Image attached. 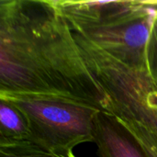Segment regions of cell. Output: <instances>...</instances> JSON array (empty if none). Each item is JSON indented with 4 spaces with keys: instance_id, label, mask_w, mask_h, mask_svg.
<instances>
[{
    "instance_id": "obj_1",
    "label": "cell",
    "mask_w": 157,
    "mask_h": 157,
    "mask_svg": "<svg viewBox=\"0 0 157 157\" xmlns=\"http://www.w3.org/2000/svg\"><path fill=\"white\" fill-rule=\"evenodd\" d=\"M0 92L71 97L102 109L103 95L55 0L0 1Z\"/></svg>"
},
{
    "instance_id": "obj_2",
    "label": "cell",
    "mask_w": 157,
    "mask_h": 157,
    "mask_svg": "<svg viewBox=\"0 0 157 157\" xmlns=\"http://www.w3.org/2000/svg\"><path fill=\"white\" fill-rule=\"evenodd\" d=\"M72 31L119 60L147 66L146 49L157 16L143 0H55Z\"/></svg>"
},
{
    "instance_id": "obj_3",
    "label": "cell",
    "mask_w": 157,
    "mask_h": 157,
    "mask_svg": "<svg viewBox=\"0 0 157 157\" xmlns=\"http://www.w3.org/2000/svg\"><path fill=\"white\" fill-rule=\"evenodd\" d=\"M74 36L104 97L103 111L134 121L157 135V84L147 66L128 64L85 38Z\"/></svg>"
},
{
    "instance_id": "obj_4",
    "label": "cell",
    "mask_w": 157,
    "mask_h": 157,
    "mask_svg": "<svg viewBox=\"0 0 157 157\" xmlns=\"http://www.w3.org/2000/svg\"><path fill=\"white\" fill-rule=\"evenodd\" d=\"M0 100L24 116L33 142L61 155L73 154L78 144L94 142V126L102 109L86 100L55 95L0 92Z\"/></svg>"
},
{
    "instance_id": "obj_5",
    "label": "cell",
    "mask_w": 157,
    "mask_h": 157,
    "mask_svg": "<svg viewBox=\"0 0 157 157\" xmlns=\"http://www.w3.org/2000/svg\"><path fill=\"white\" fill-rule=\"evenodd\" d=\"M93 143L99 157H146L128 132L104 111L96 118Z\"/></svg>"
},
{
    "instance_id": "obj_6",
    "label": "cell",
    "mask_w": 157,
    "mask_h": 157,
    "mask_svg": "<svg viewBox=\"0 0 157 157\" xmlns=\"http://www.w3.org/2000/svg\"><path fill=\"white\" fill-rule=\"evenodd\" d=\"M32 144H36L24 116L11 104L0 100V148Z\"/></svg>"
},
{
    "instance_id": "obj_7",
    "label": "cell",
    "mask_w": 157,
    "mask_h": 157,
    "mask_svg": "<svg viewBox=\"0 0 157 157\" xmlns=\"http://www.w3.org/2000/svg\"><path fill=\"white\" fill-rule=\"evenodd\" d=\"M113 118L128 132L146 157H157V135L134 121L124 118Z\"/></svg>"
},
{
    "instance_id": "obj_8",
    "label": "cell",
    "mask_w": 157,
    "mask_h": 157,
    "mask_svg": "<svg viewBox=\"0 0 157 157\" xmlns=\"http://www.w3.org/2000/svg\"><path fill=\"white\" fill-rule=\"evenodd\" d=\"M0 157H76L74 154L61 155L52 153L37 144H27L16 147L0 148Z\"/></svg>"
},
{
    "instance_id": "obj_9",
    "label": "cell",
    "mask_w": 157,
    "mask_h": 157,
    "mask_svg": "<svg viewBox=\"0 0 157 157\" xmlns=\"http://www.w3.org/2000/svg\"><path fill=\"white\" fill-rule=\"evenodd\" d=\"M146 64L150 76L157 84V16L154 21L147 44Z\"/></svg>"
},
{
    "instance_id": "obj_10",
    "label": "cell",
    "mask_w": 157,
    "mask_h": 157,
    "mask_svg": "<svg viewBox=\"0 0 157 157\" xmlns=\"http://www.w3.org/2000/svg\"><path fill=\"white\" fill-rule=\"evenodd\" d=\"M143 1H144V3L146 6H148L149 7H152V8L155 9L157 11V1H155V0H152V1H149V0H143Z\"/></svg>"
}]
</instances>
